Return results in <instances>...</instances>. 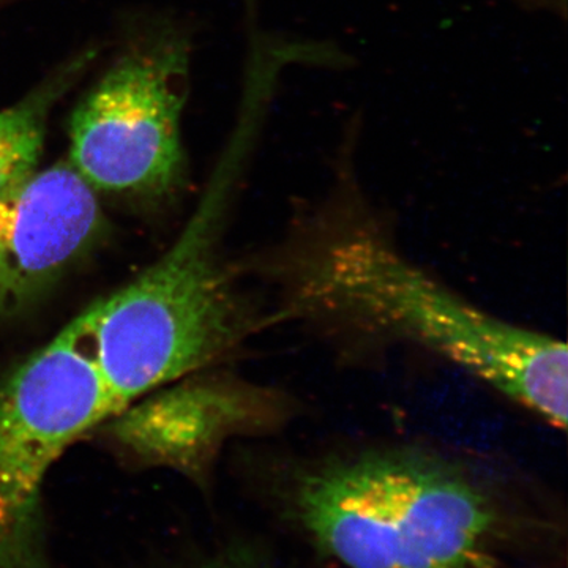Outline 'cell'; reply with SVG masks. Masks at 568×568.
Instances as JSON below:
<instances>
[{
  "label": "cell",
  "mask_w": 568,
  "mask_h": 568,
  "mask_svg": "<svg viewBox=\"0 0 568 568\" xmlns=\"http://www.w3.org/2000/svg\"><path fill=\"white\" fill-rule=\"evenodd\" d=\"M336 164L331 190L295 213L265 257L278 294L272 325L302 324L349 345L416 347L566 432V343L485 312L410 261L358 186L351 153Z\"/></svg>",
  "instance_id": "cell-1"
},
{
  "label": "cell",
  "mask_w": 568,
  "mask_h": 568,
  "mask_svg": "<svg viewBox=\"0 0 568 568\" xmlns=\"http://www.w3.org/2000/svg\"><path fill=\"white\" fill-rule=\"evenodd\" d=\"M278 484L291 518L346 568H487L507 519L495 469L418 440L293 457Z\"/></svg>",
  "instance_id": "cell-2"
},
{
  "label": "cell",
  "mask_w": 568,
  "mask_h": 568,
  "mask_svg": "<svg viewBox=\"0 0 568 568\" xmlns=\"http://www.w3.org/2000/svg\"><path fill=\"white\" fill-rule=\"evenodd\" d=\"M278 78L274 63L246 62L237 122L178 241L134 282L81 315L119 414L272 325L224 263L222 235Z\"/></svg>",
  "instance_id": "cell-3"
},
{
  "label": "cell",
  "mask_w": 568,
  "mask_h": 568,
  "mask_svg": "<svg viewBox=\"0 0 568 568\" xmlns=\"http://www.w3.org/2000/svg\"><path fill=\"white\" fill-rule=\"evenodd\" d=\"M192 48L160 28L130 41L71 112L69 162L95 192L160 203L182 189Z\"/></svg>",
  "instance_id": "cell-4"
},
{
  "label": "cell",
  "mask_w": 568,
  "mask_h": 568,
  "mask_svg": "<svg viewBox=\"0 0 568 568\" xmlns=\"http://www.w3.org/2000/svg\"><path fill=\"white\" fill-rule=\"evenodd\" d=\"M118 414L81 316L3 381L0 568H50L44 480L74 440Z\"/></svg>",
  "instance_id": "cell-5"
},
{
  "label": "cell",
  "mask_w": 568,
  "mask_h": 568,
  "mask_svg": "<svg viewBox=\"0 0 568 568\" xmlns=\"http://www.w3.org/2000/svg\"><path fill=\"white\" fill-rule=\"evenodd\" d=\"M298 405L286 392L230 376L203 377L134 407L115 436L134 457L207 480L224 443L286 428Z\"/></svg>",
  "instance_id": "cell-6"
},
{
  "label": "cell",
  "mask_w": 568,
  "mask_h": 568,
  "mask_svg": "<svg viewBox=\"0 0 568 568\" xmlns=\"http://www.w3.org/2000/svg\"><path fill=\"white\" fill-rule=\"evenodd\" d=\"M104 230L95 190L69 162L0 194V323L48 293Z\"/></svg>",
  "instance_id": "cell-7"
},
{
  "label": "cell",
  "mask_w": 568,
  "mask_h": 568,
  "mask_svg": "<svg viewBox=\"0 0 568 568\" xmlns=\"http://www.w3.org/2000/svg\"><path fill=\"white\" fill-rule=\"evenodd\" d=\"M95 58L93 48L71 55L20 102L0 111V194L36 173L51 112L88 73Z\"/></svg>",
  "instance_id": "cell-8"
},
{
  "label": "cell",
  "mask_w": 568,
  "mask_h": 568,
  "mask_svg": "<svg viewBox=\"0 0 568 568\" xmlns=\"http://www.w3.org/2000/svg\"><path fill=\"white\" fill-rule=\"evenodd\" d=\"M193 568H265L242 551H223L197 562Z\"/></svg>",
  "instance_id": "cell-9"
},
{
  "label": "cell",
  "mask_w": 568,
  "mask_h": 568,
  "mask_svg": "<svg viewBox=\"0 0 568 568\" xmlns=\"http://www.w3.org/2000/svg\"><path fill=\"white\" fill-rule=\"evenodd\" d=\"M549 3H551V6H566V0H549Z\"/></svg>",
  "instance_id": "cell-10"
}]
</instances>
